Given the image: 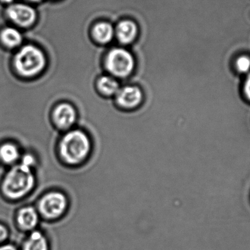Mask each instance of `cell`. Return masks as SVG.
I'll use <instances>...</instances> for the list:
<instances>
[{
  "instance_id": "16",
  "label": "cell",
  "mask_w": 250,
  "mask_h": 250,
  "mask_svg": "<svg viewBox=\"0 0 250 250\" xmlns=\"http://www.w3.org/2000/svg\"><path fill=\"white\" fill-rule=\"evenodd\" d=\"M236 66H237L238 70L242 73H249L250 71V59L245 56L239 57L236 61Z\"/></svg>"
},
{
  "instance_id": "6",
  "label": "cell",
  "mask_w": 250,
  "mask_h": 250,
  "mask_svg": "<svg viewBox=\"0 0 250 250\" xmlns=\"http://www.w3.org/2000/svg\"><path fill=\"white\" fill-rule=\"evenodd\" d=\"M51 119L57 130L64 133L77 125L79 113L71 103L62 101L54 105L51 111Z\"/></svg>"
},
{
  "instance_id": "12",
  "label": "cell",
  "mask_w": 250,
  "mask_h": 250,
  "mask_svg": "<svg viewBox=\"0 0 250 250\" xmlns=\"http://www.w3.org/2000/svg\"><path fill=\"white\" fill-rule=\"evenodd\" d=\"M121 86L118 79L105 73L100 76L95 82L97 92L105 98L114 99Z\"/></svg>"
},
{
  "instance_id": "3",
  "label": "cell",
  "mask_w": 250,
  "mask_h": 250,
  "mask_svg": "<svg viewBox=\"0 0 250 250\" xmlns=\"http://www.w3.org/2000/svg\"><path fill=\"white\" fill-rule=\"evenodd\" d=\"M35 181L30 167L21 164L7 173L3 184V190L8 198L17 199L30 192Z\"/></svg>"
},
{
  "instance_id": "1",
  "label": "cell",
  "mask_w": 250,
  "mask_h": 250,
  "mask_svg": "<svg viewBox=\"0 0 250 250\" xmlns=\"http://www.w3.org/2000/svg\"><path fill=\"white\" fill-rule=\"evenodd\" d=\"M93 144L89 134L79 127L64 132L57 144V154L62 163L68 167H82L92 154Z\"/></svg>"
},
{
  "instance_id": "14",
  "label": "cell",
  "mask_w": 250,
  "mask_h": 250,
  "mask_svg": "<svg viewBox=\"0 0 250 250\" xmlns=\"http://www.w3.org/2000/svg\"><path fill=\"white\" fill-rule=\"evenodd\" d=\"M2 42L7 46L13 48L20 45L22 41L21 34L14 28H6L1 34Z\"/></svg>"
},
{
  "instance_id": "11",
  "label": "cell",
  "mask_w": 250,
  "mask_h": 250,
  "mask_svg": "<svg viewBox=\"0 0 250 250\" xmlns=\"http://www.w3.org/2000/svg\"><path fill=\"white\" fill-rule=\"evenodd\" d=\"M115 29L111 22L100 21L92 26L91 37L95 43L105 45L112 41Z\"/></svg>"
},
{
  "instance_id": "17",
  "label": "cell",
  "mask_w": 250,
  "mask_h": 250,
  "mask_svg": "<svg viewBox=\"0 0 250 250\" xmlns=\"http://www.w3.org/2000/svg\"><path fill=\"white\" fill-rule=\"evenodd\" d=\"M10 231L7 226L0 223V245L4 244L8 239Z\"/></svg>"
},
{
  "instance_id": "2",
  "label": "cell",
  "mask_w": 250,
  "mask_h": 250,
  "mask_svg": "<svg viewBox=\"0 0 250 250\" xmlns=\"http://www.w3.org/2000/svg\"><path fill=\"white\" fill-rule=\"evenodd\" d=\"M136 60L129 50L114 47L105 53L104 60L105 71L119 81H126L136 70Z\"/></svg>"
},
{
  "instance_id": "9",
  "label": "cell",
  "mask_w": 250,
  "mask_h": 250,
  "mask_svg": "<svg viewBox=\"0 0 250 250\" xmlns=\"http://www.w3.org/2000/svg\"><path fill=\"white\" fill-rule=\"evenodd\" d=\"M39 222V213L32 207H23L16 214V226L21 231L29 233L36 230Z\"/></svg>"
},
{
  "instance_id": "22",
  "label": "cell",
  "mask_w": 250,
  "mask_h": 250,
  "mask_svg": "<svg viewBox=\"0 0 250 250\" xmlns=\"http://www.w3.org/2000/svg\"><path fill=\"white\" fill-rule=\"evenodd\" d=\"M1 1H2L3 2L9 3L11 2V1H13V0H1Z\"/></svg>"
},
{
  "instance_id": "8",
  "label": "cell",
  "mask_w": 250,
  "mask_h": 250,
  "mask_svg": "<svg viewBox=\"0 0 250 250\" xmlns=\"http://www.w3.org/2000/svg\"><path fill=\"white\" fill-rule=\"evenodd\" d=\"M7 12L9 17L21 26H31L36 19L35 10L26 4H13L8 7Z\"/></svg>"
},
{
  "instance_id": "15",
  "label": "cell",
  "mask_w": 250,
  "mask_h": 250,
  "mask_svg": "<svg viewBox=\"0 0 250 250\" xmlns=\"http://www.w3.org/2000/svg\"><path fill=\"white\" fill-rule=\"evenodd\" d=\"M17 147L11 144H6L0 148V158L6 163H14L19 158Z\"/></svg>"
},
{
  "instance_id": "20",
  "label": "cell",
  "mask_w": 250,
  "mask_h": 250,
  "mask_svg": "<svg viewBox=\"0 0 250 250\" xmlns=\"http://www.w3.org/2000/svg\"><path fill=\"white\" fill-rule=\"evenodd\" d=\"M0 250H19L15 245L12 244L4 243L0 245Z\"/></svg>"
},
{
  "instance_id": "18",
  "label": "cell",
  "mask_w": 250,
  "mask_h": 250,
  "mask_svg": "<svg viewBox=\"0 0 250 250\" xmlns=\"http://www.w3.org/2000/svg\"><path fill=\"white\" fill-rule=\"evenodd\" d=\"M34 163H35V158H34L32 155L27 154V155H26L23 157V163H22V165H23V166H27V167H30Z\"/></svg>"
},
{
  "instance_id": "7",
  "label": "cell",
  "mask_w": 250,
  "mask_h": 250,
  "mask_svg": "<svg viewBox=\"0 0 250 250\" xmlns=\"http://www.w3.org/2000/svg\"><path fill=\"white\" fill-rule=\"evenodd\" d=\"M145 97L144 91L138 85L126 83L121 86L114 98L117 108L125 111L139 109L144 104Z\"/></svg>"
},
{
  "instance_id": "5",
  "label": "cell",
  "mask_w": 250,
  "mask_h": 250,
  "mask_svg": "<svg viewBox=\"0 0 250 250\" xmlns=\"http://www.w3.org/2000/svg\"><path fill=\"white\" fill-rule=\"evenodd\" d=\"M46 64V57L44 53L32 45L22 48L15 59L18 71L24 76L39 74L44 70Z\"/></svg>"
},
{
  "instance_id": "13",
  "label": "cell",
  "mask_w": 250,
  "mask_h": 250,
  "mask_svg": "<svg viewBox=\"0 0 250 250\" xmlns=\"http://www.w3.org/2000/svg\"><path fill=\"white\" fill-rule=\"evenodd\" d=\"M21 250H50L48 238L41 230L29 232L21 245Z\"/></svg>"
},
{
  "instance_id": "4",
  "label": "cell",
  "mask_w": 250,
  "mask_h": 250,
  "mask_svg": "<svg viewBox=\"0 0 250 250\" xmlns=\"http://www.w3.org/2000/svg\"><path fill=\"white\" fill-rule=\"evenodd\" d=\"M70 208L68 198L64 192L56 189L47 192L38 203L40 216L48 220L55 221L65 215Z\"/></svg>"
},
{
  "instance_id": "10",
  "label": "cell",
  "mask_w": 250,
  "mask_h": 250,
  "mask_svg": "<svg viewBox=\"0 0 250 250\" xmlns=\"http://www.w3.org/2000/svg\"><path fill=\"white\" fill-rule=\"evenodd\" d=\"M138 25L133 19H123L117 23L115 34L117 41L122 45H130L134 43L138 38Z\"/></svg>"
},
{
  "instance_id": "19",
  "label": "cell",
  "mask_w": 250,
  "mask_h": 250,
  "mask_svg": "<svg viewBox=\"0 0 250 250\" xmlns=\"http://www.w3.org/2000/svg\"><path fill=\"white\" fill-rule=\"evenodd\" d=\"M245 92L247 97L250 100V73L248 75L245 83Z\"/></svg>"
},
{
  "instance_id": "23",
  "label": "cell",
  "mask_w": 250,
  "mask_h": 250,
  "mask_svg": "<svg viewBox=\"0 0 250 250\" xmlns=\"http://www.w3.org/2000/svg\"><path fill=\"white\" fill-rule=\"evenodd\" d=\"M29 1H35V2H38V1H41V0H29Z\"/></svg>"
},
{
  "instance_id": "21",
  "label": "cell",
  "mask_w": 250,
  "mask_h": 250,
  "mask_svg": "<svg viewBox=\"0 0 250 250\" xmlns=\"http://www.w3.org/2000/svg\"><path fill=\"white\" fill-rule=\"evenodd\" d=\"M82 167V169H83V171H84L85 174H86V176H87V175H86V171H85V169L83 168V167ZM88 180H89V179H88ZM89 184H90V182H89ZM90 186H91V185H90ZM91 188H92V187H91ZM92 192H93V190H92ZM93 194H94V192H93ZM94 196H95V194H94ZM95 201H96V199H95ZM96 204H97V202H96Z\"/></svg>"
}]
</instances>
